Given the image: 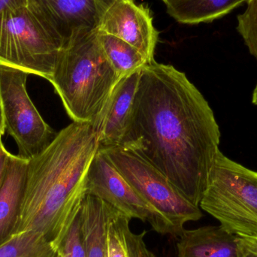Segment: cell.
<instances>
[{
    "label": "cell",
    "instance_id": "obj_21",
    "mask_svg": "<svg viewBox=\"0 0 257 257\" xmlns=\"http://www.w3.org/2000/svg\"><path fill=\"white\" fill-rule=\"evenodd\" d=\"M10 154V153L5 148L3 141H2V137H0V188H1L3 180H4L5 174H6Z\"/></svg>",
    "mask_w": 257,
    "mask_h": 257
},
{
    "label": "cell",
    "instance_id": "obj_14",
    "mask_svg": "<svg viewBox=\"0 0 257 257\" xmlns=\"http://www.w3.org/2000/svg\"><path fill=\"white\" fill-rule=\"evenodd\" d=\"M109 205L85 193L79 209L85 257H108L107 220Z\"/></svg>",
    "mask_w": 257,
    "mask_h": 257
},
{
    "label": "cell",
    "instance_id": "obj_3",
    "mask_svg": "<svg viewBox=\"0 0 257 257\" xmlns=\"http://www.w3.org/2000/svg\"><path fill=\"white\" fill-rule=\"evenodd\" d=\"M120 80L95 30L65 42L50 82L73 122L91 124Z\"/></svg>",
    "mask_w": 257,
    "mask_h": 257
},
{
    "label": "cell",
    "instance_id": "obj_20",
    "mask_svg": "<svg viewBox=\"0 0 257 257\" xmlns=\"http://www.w3.org/2000/svg\"><path fill=\"white\" fill-rule=\"evenodd\" d=\"M58 252L61 257H85L79 211Z\"/></svg>",
    "mask_w": 257,
    "mask_h": 257
},
{
    "label": "cell",
    "instance_id": "obj_13",
    "mask_svg": "<svg viewBox=\"0 0 257 257\" xmlns=\"http://www.w3.org/2000/svg\"><path fill=\"white\" fill-rule=\"evenodd\" d=\"M28 160L11 154L0 188V243L12 234L18 218Z\"/></svg>",
    "mask_w": 257,
    "mask_h": 257
},
{
    "label": "cell",
    "instance_id": "obj_23",
    "mask_svg": "<svg viewBox=\"0 0 257 257\" xmlns=\"http://www.w3.org/2000/svg\"><path fill=\"white\" fill-rule=\"evenodd\" d=\"M240 244L245 248L257 253V238H242L238 236Z\"/></svg>",
    "mask_w": 257,
    "mask_h": 257
},
{
    "label": "cell",
    "instance_id": "obj_2",
    "mask_svg": "<svg viewBox=\"0 0 257 257\" xmlns=\"http://www.w3.org/2000/svg\"><path fill=\"white\" fill-rule=\"evenodd\" d=\"M99 149L93 126L73 122L57 133L43 151L30 159L12 234L36 231L59 251L79 211L87 172Z\"/></svg>",
    "mask_w": 257,
    "mask_h": 257
},
{
    "label": "cell",
    "instance_id": "obj_4",
    "mask_svg": "<svg viewBox=\"0 0 257 257\" xmlns=\"http://www.w3.org/2000/svg\"><path fill=\"white\" fill-rule=\"evenodd\" d=\"M64 45L31 3L0 14V64L50 81Z\"/></svg>",
    "mask_w": 257,
    "mask_h": 257
},
{
    "label": "cell",
    "instance_id": "obj_8",
    "mask_svg": "<svg viewBox=\"0 0 257 257\" xmlns=\"http://www.w3.org/2000/svg\"><path fill=\"white\" fill-rule=\"evenodd\" d=\"M86 193L99 198L130 219L148 222L158 233L175 237L169 222L142 199L100 148L87 172Z\"/></svg>",
    "mask_w": 257,
    "mask_h": 257
},
{
    "label": "cell",
    "instance_id": "obj_18",
    "mask_svg": "<svg viewBox=\"0 0 257 257\" xmlns=\"http://www.w3.org/2000/svg\"><path fill=\"white\" fill-rule=\"evenodd\" d=\"M57 253L42 234L33 230L12 234L0 243V257H54Z\"/></svg>",
    "mask_w": 257,
    "mask_h": 257
},
{
    "label": "cell",
    "instance_id": "obj_1",
    "mask_svg": "<svg viewBox=\"0 0 257 257\" xmlns=\"http://www.w3.org/2000/svg\"><path fill=\"white\" fill-rule=\"evenodd\" d=\"M220 139L212 109L185 73L155 60L143 66L119 146L139 154L199 207Z\"/></svg>",
    "mask_w": 257,
    "mask_h": 257
},
{
    "label": "cell",
    "instance_id": "obj_5",
    "mask_svg": "<svg viewBox=\"0 0 257 257\" xmlns=\"http://www.w3.org/2000/svg\"><path fill=\"white\" fill-rule=\"evenodd\" d=\"M199 208L227 232L257 238V172L217 152Z\"/></svg>",
    "mask_w": 257,
    "mask_h": 257
},
{
    "label": "cell",
    "instance_id": "obj_19",
    "mask_svg": "<svg viewBox=\"0 0 257 257\" xmlns=\"http://www.w3.org/2000/svg\"><path fill=\"white\" fill-rule=\"evenodd\" d=\"M237 30L257 60V0H247V9L238 16Z\"/></svg>",
    "mask_w": 257,
    "mask_h": 257
},
{
    "label": "cell",
    "instance_id": "obj_9",
    "mask_svg": "<svg viewBox=\"0 0 257 257\" xmlns=\"http://www.w3.org/2000/svg\"><path fill=\"white\" fill-rule=\"evenodd\" d=\"M96 30L127 42L142 54L147 63L154 60L159 33L148 6L137 4L135 0H114Z\"/></svg>",
    "mask_w": 257,
    "mask_h": 257
},
{
    "label": "cell",
    "instance_id": "obj_17",
    "mask_svg": "<svg viewBox=\"0 0 257 257\" xmlns=\"http://www.w3.org/2000/svg\"><path fill=\"white\" fill-rule=\"evenodd\" d=\"M97 37L104 54L120 79L140 70L148 63L137 49L122 39L98 31Z\"/></svg>",
    "mask_w": 257,
    "mask_h": 257
},
{
    "label": "cell",
    "instance_id": "obj_7",
    "mask_svg": "<svg viewBox=\"0 0 257 257\" xmlns=\"http://www.w3.org/2000/svg\"><path fill=\"white\" fill-rule=\"evenodd\" d=\"M30 74L0 64V103L5 131L15 140L18 157H36L50 145L57 133L42 118L27 90Z\"/></svg>",
    "mask_w": 257,
    "mask_h": 257
},
{
    "label": "cell",
    "instance_id": "obj_10",
    "mask_svg": "<svg viewBox=\"0 0 257 257\" xmlns=\"http://www.w3.org/2000/svg\"><path fill=\"white\" fill-rule=\"evenodd\" d=\"M114 0H30L65 42L96 30Z\"/></svg>",
    "mask_w": 257,
    "mask_h": 257
},
{
    "label": "cell",
    "instance_id": "obj_16",
    "mask_svg": "<svg viewBox=\"0 0 257 257\" xmlns=\"http://www.w3.org/2000/svg\"><path fill=\"white\" fill-rule=\"evenodd\" d=\"M247 0H165L168 14L183 24L208 23L222 18Z\"/></svg>",
    "mask_w": 257,
    "mask_h": 257
},
{
    "label": "cell",
    "instance_id": "obj_25",
    "mask_svg": "<svg viewBox=\"0 0 257 257\" xmlns=\"http://www.w3.org/2000/svg\"><path fill=\"white\" fill-rule=\"evenodd\" d=\"M243 250H244V251H243L242 257H257V253H254V252L251 251V250H248V249L244 247H243Z\"/></svg>",
    "mask_w": 257,
    "mask_h": 257
},
{
    "label": "cell",
    "instance_id": "obj_15",
    "mask_svg": "<svg viewBox=\"0 0 257 257\" xmlns=\"http://www.w3.org/2000/svg\"><path fill=\"white\" fill-rule=\"evenodd\" d=\"M131 219L109 205L107 220L108 257H156L147 247L146 231L136 234L130 229Z\"/></svg>",
    "mask_w": 257,
    "mask_h": 257
},
{
    "label": "cell",
    "instance_id": "obj_6",
    "mask_svg": "<svg viewBox=\"0 0 257 257\" xmlns=\"http://www.w3.org/2000/svg\"><path fill=\"white\" fill-rule=\"evenodd\" d=\"M100 148L133 188L173 229L175 238L184 225L202 218L200 208L186 199L170 180L131 150L120 146Z\"/></svg>",
    "mask_w": 257,
    "mask_h": 257
},
{
    "label": "cell",
    "instance_id": "obj_27",
    "mask_svg": "<svg viewBox=\"0 0 257 257\" xmlns=\"http://www.w3.org/2000/svg\"><path fill=\"white\" fill-rule=\"evenodd\" d=\"M56 257H61V256H60V253H59V252H58V253H57V256H56Z\"/></svg>",
    "mask_w": 257,
    "mask_h": 257
},
{
    "label": "cell",
    "instance_id": "obj_26",
    "mask_svg": "<svg viewBox=\"0 0 257 257\" xmlns=\"http://www.w3.org/2000/svg\"><path fill=\"white\" fill-rule=\"evenodd\" d=\"M252 102L254 105H257V84L256 87H255L254 90H253V99H252Z\"/></svg>",
    "mask_w": 257,
    "mask_h": 257
},
{
    "label": "cell",
    "instance_id": "obj_28",
    "mask_svg": "<svg viewBox=\"0 0 257 257\" xmlns=\"http://www.w3.org/2000/svg\"><path fill=\"white\" fill-rule=\"evenodd\" d=\"M162 1H163V3H164L165 0H162Z\"/></svg>",
    "mask_w": 257,
    "mask_h": 257
},
{
    "label": "cell",
    "instance_id": "obj_12",
    "mask_svg": "<svg viewBox=\"0 0 257 257\" xmlns=\"http://www.w3.org/2000/svg\"><path fill=\"white\" fill-rule=\"evenodd\" d=\"M177 257H242L238 236L221 226L185 229L178 237Z\"/></svg>",
    "mask_w": 257,
    "mask_h": 257
},
{
    "label": "cell",
    "instance_id": "obj_24",
    "mask_svg": "<svg viewBox=\"0 0 257 257\" xmlns=\"http://www.w3.org/2000/svg\"><path fill=\"white\" fill-rule=\"evenodd\" d=\"M4 121H3V111H2L1 103H0V137L5 133Z\"/></svg>",
    "mask_w": 257,
    "mask_h": 257
},
{
    "label": "cell",
    "instance_id": "obj_22",
    "mask_svg": "<svg viewBox=\"0 0 257 257\" xmlns=\"http://www.w3.org/2000/svg\"><path fill=\"white\" fill-rule=\"evenodd\" d=\"M30 0H0V14L8 9L27 6Z\"/></svg>",
    "mask_w": 257,
    "mask_h": 257
},
{
    "label": "cell",
    "instance_id": "obj_11",
    "mask_svg": "<svg viewBox=\"0 0 257 257\" xmlns=\"http://www.w3.org/2000/svg\"><path fill=\"white\" fill-rule=\"evenodd\" d=\"M141 70L123 77L117 82L102 111L91 123L99 148L120 145L139 85Z\"/></svg>",
    "mask_w": 257,
    "mask_h": 257
},
{
    "label": "cell",
    "instance_id": "obj_29",
    "mask_svg": "<svg viewBox=\"0 0 257 257\" xmlns=\"http://www.w3.org/2000/svg\"><path fill=\"white\" fill-rule=\"evenodd\" d=\"M57 255H56V256H54V257H56V256H57Z\"/></svg>",
    "mask_w": 257,
    "mask_h": 257
}]
</instances>
